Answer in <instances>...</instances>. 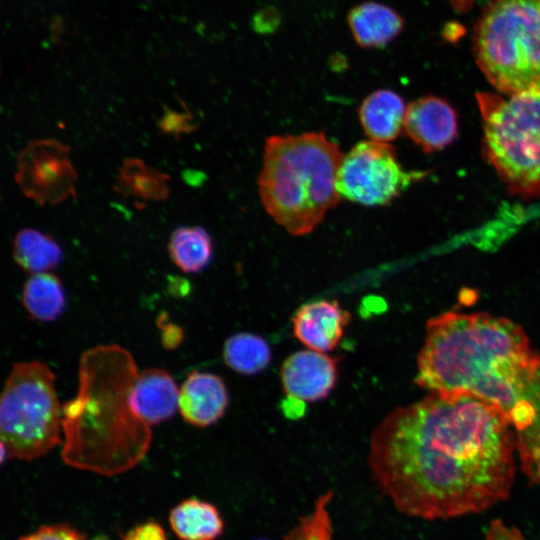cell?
<instances>
[{"mask_svg":"<svg viewBox=\"0 0 540 540\" xmlns=\"http://www.w3.org/2000/svg\"><path fill=\"white\" fill-rule=\"evenodd\" d=\"M19 540H86V537L74 528L60 524L43 526Z\"/></svg>","mask_w":540,"mask_h":540,"instance_id":"obj_25","label":"cell"},{"mask_svg":"<svg viewBox=\"0 0 540 540\" xmlns=\"http://www.w3.org/2000/svg\"><path fill=\"white\" fill-rule=\"evenodd\" d=\"M168 253L173 263L185 273L205 269L213 256L212 237L200 226H180L171 234Z\"/></svg>","mask_w":540,"mask_h":540,"instance_id":"obj_21","label":"cell"},{"mask_svg":"<svg viewBox=\"0 0 540 540\" xmlns=\"http://www.w3.org/2000/svg\"><path fill=\"white\" fill-rule=\"evenodd\" d=\"M13 258L24 271L37 274L58 267L63 251L51 236L34 228H24L14 237Z\"/></svg>","mask_w":540,"mask_h":540,"instance_id":"obj_20","label":"cell"},{"mask_svg":"<svg viewBox=\"0 0 540 540\" xmlns=\"http://www.w3.org/2000/svg\"><path fill=\"white\" fill-rule=\"evenodd\" d=\"M229 405L223 379L210 372H191L179 388L178 410L183 419L197 427L218 422Z\"/></svg>","mask_w":540,"mask_h":540,"instance_id":"obj_13","label":"cell"},{"mask_svg":"<svg viewBox=\"0 0 540 540\" xmlns=\"http://www.w3.org/2000/svg\"><path fill=\"white\" fill-rule=\"evenodd\" d=\"M260 540H263V539H260Z\"/></svg>","mask_w":540,"mask_h":540,"instance_id":"obj_29","label":"cell"},{"mask_svg":"<svg viewBox=\"0 0 540 540\" xmlns=\"http://www.w3.org/2000/svg\"><path fill=\"white\" fill-rule=\"evenodd\" d=\"M472 40L476 63L497 90L540 91V0H492Z\"/></svg>","mask_w":540,"mask_h":540,"instance_id":"obj_5","label":"cell"},{"mask_svg":"<svg viewBox=\"0 0 540 540\" xmlns=\"http://www.w3.org/2000/svg\"><path fill=\"white\" fill-rule=\"evenodd\" d=\"M182 337V330L178 326L168 325L163 332V344L168 348L176 347L181 342Z\"/></svg>","mask_w":540,"mask_h":540,"instance_id":"obj_27","label":"cell"},{"mask_svg":"<svg viewBox=\"0 0 540 540\" xmlns=\"http://www.w3.org/2000/svg\"><path fill=\"white\" fill-rule=\"evenodd\" d=\"M415 383L495 406L512 427L522 472L540 489V353L519 325L488 313L431 318Z\"/></svg>","mask_w":540,"mask_h":540,"instance_id":"obj_2","label":"cell"},{"mask_svg":"<svg viewBox=\"0 0 540 540\" xmlns=\"http://www.w3.org/2000/svg\"><path fill=\"white\" fill-rule=\"evenodd\" d=\"M347 23L355 42L363 48H382L397 38L404 29V19L393 8L378 2L354 6Z\"/></svg>","mask_w":540,"mask_h":540,"instance_id":"obj_15","label":"cell"},{"mask_svg":"<svg viewBox=\"0 0 540 540\" xmlns=\"http://www.w3.org/2000/svg\"><path fill=\"white\" fill-rule=\"evenodd\" d=\"M170 525L182 540H216L224 529L218 509L209 502L187 499L170 513Z\"/></svg>","mask_w":540,"mask_h":540,"instance_id":"obj_18","label":"cell"},{"mask_svg":"<svg viewBox=\"0 0 540 540\" xmlns=\"http://www.w3.org/2000/svg\"><path fill=\"white\" fill-rule=\"evenodd\" d=\"M424 175L423 172L404 170L389 143L366 140L357 143L343 156L337 189L341 197L351 202L383 206Z\"/></svg>","mask_w":540,"mask_h":540,"instance_id":"obj_8","label":"cell"},{"mask_svg":"<svg viewBox=\"0 0 540 540\" xmlns=\"http://www.w3.org/2000/svg\"><path fill=\"white\" fill-rule=\"evenodd\" d=\"M134 413L147 425L171 419L178 410L179 388L162 368L139 372L130 394Z\"/></svg>","mask_w":540,"mask_h":540,"instance_id":"obj_14","label":"cell"},{"mask_svg":"<svg viewBox=\"0 0 540 540\" xmlns=\"http://www.w3.org/2000/svg\"><path fill=\"white\" fill-rule=\"evenodd\" d=\"M515 440L493 405L437 393L389 413L369 441L378 489L401 513L449 520L507 500L516 477Z\"/></svg>","mask_w":540,"mask_h":540,"instance_id":"obj_1","label":"cell"},{"mask_svg":"<svg viewBox=\"0 0 540 540\" xmlns=\"http://www.w3.org/2000/svg\"><path fill=\"white\" fill-rule=\"evenodd\" d=\"M452 5L458 10V11H466L468 10L471 5L473 4L474 0H450Z\"/></svg>","mask_w":540,"mask_h":540,"instance_id":"obj_28","label":"cell"},{"mask_svg":"<svg viewBox=\"0 0 540 540\" xmlns=\"http://www.w3.org/2000/svg\"><path fill=\"white\" fill-rule=\"evenodd\" d=\"M122 540H167V537L161 525L148 521L133 527Z\"/></svg>","mask_w":540,"mask_h":540,"instance_id":"obj_26","label":"cell"},{"mask_svg":"<svg viewBox=\"0 0 540 540\" xmlns=\"http://www.w3.org/2000/svg\"><path fill=\"white\" fill-rule=\"evenodd\" d=\"M139 372L133 355L102 344L80 357L78 389L62 406L63 460L79 469L113 475L146 454L150 426L133 411L130 394Z\"/></svg>","mask_w":540,"mask_h":540,"instance_id":"obj_3","label":"cell"},{"mask_svg":"<svg viewBox=\"0 0 540 540\" xmlns=\"http://www.w3.org/2000/svg\"><path fill=\"white\" fill-rule=\"evenodd\" d=\"M169 176L148 166L139 158H126L120 166L114 190L123 197L143 202L163 201L169 197Z\"/></svg>","mask_w":540,"mask_h":540,"instance_id":"obj_17","label":"cell"},{"mask_svg":"<svg viewBox=\"0 0 540 540\" xmlns=\"http://www.w3.org/2000/svg\"><path fill=\"white\" fill-rule=\"evenodd\" d=\"M70 148L56 139L29 142L17 156L15 181L40 205H56L76 195L77 172Z\"/></svg>","mask_w":540,"mask_h":540,"instance_id":"obj_9","label":"cell"},{"mask_svg":"<svg viewBox=\"0 0 540 540\" xmlns=\"http://www.w3.org/2000/svg\"><path fill=\"white\" fill-rule=\"evenodd\" d=\"M222 355L227 367L243 375L262 372L272 359L267 341L248 332L231 335L224 343Z\"/></svg>","mask_w":540,"mask_h":540,"instance_id":"obj_22","label":"cell"},{"mask_svg":"<svg viewBox=\"0 0 540 540\" xmlns=\"http://www.w3.org/2000/svg\"><path fill=\"white\" fill-rule=\"evenodd\" d=\"M22 303L35 320L52 322L66 307V295L61 280L51 272L32 274L24 283Z\"/></svg>","mask_w":540,"mask_h":540,"instance_id":"obj_19","label":"cell"},{"mask_svg":"<svg viewBox=\"0 0 540 540\" xmlns=\"http://www.w3.org/2000/svg\"><path fill=\"white\" fill-rule=\"evenodd\" d=\"M157 125L162 132L175 138L191 133L197 128L194 117L187 107L185 111L179 112L163 106V114Z\"/></svg>","mask_w":540,"mask_h":540,"instance_id":"obj_24","label":"cell"},{"mask_svg":"<svg viewBox=\"0 0 540 540\" xmlns=\"http://www.w3.org/2000/svg\"><path fill=\"white\" fill-rule=\"evenodd\" d=\"M332 492L319 497L313 512L302 517L285 536L284 540H333L332 523L327 510Z\"/></svg>","mask_w":540,"mask_h":540,"instance_id":"obj_23","label":"cell"},{"mask_svg":"<svg viewBox=\"0 0 540 540\" xmlns=\"http://www.w3.org/2000/svg\"><path fill=\"white\" fill-rule=\"evenodd\" d=\"M404 130L424 152L431 153L446 147L455 139L457 115L444 99L425 96L407 107Z\"/></svg>","mask_w":540,"mask_h":540,"instance_id":"obj_12","label":"cell"},{"mask_svg":"<svg viewBox=\"0 0 540 540\" xmlns=\"http://www.w3.org/2000/svg\"><path fill=\"white\" fill-rule=\"evenodd\" d=\"M338 358L314 350L289 355L280 369L287 399L299 403L325 399L338 379Z\"/></svg>","mask_w":540,"mask_h":540,"instance_id":"obj_10","label":"cell"},{"mask_svg":"<svg viewBox=\"0 0 540 540\" xmlns=\"http://www.w3.org/2000/svg\"><path fill=\"white\" fill-rule=\"evenodd\" d=\"M62 408L55 375L45 363H15L0 400L2 461L33 460L61 443Z\"/></svg>","mask_w":540,"mask_h":540,"instance_id":"obj_7","label":"cell"},{"mask_svg":"<svg viewBox=\"0 0 540 540\" xmlns=\"http://www.w3.org/2000/svg\"><path fill=\"white\" fill-rule=\"evenodd\" d=\"M404 101L392 90L381 89L369 94L359 107V120L370 140H394L404 130Z\"/></svg>","mask_w":540,"mask_h":540,"instance_id":"obj_16","label":"cell"},{"mask_svg":"<svg viewBox=\"0 0 540 540\" xmlns=\"http://www.w3.org/2000/svg\"><path fill=\"white\" fill-rule=\"evenodd\" d=\"M476 99L484 157L512 194L540 197V91L508 98L480 92Z\"/></svg>","mask_w":540,"mask_h":540,"instance_id":"obj_6","label":"cell"},{"mask_svg":"<svg viewBox=\"0 0 540 540\" xmlns=\"http://www.w3.org/2000/svg\"><path fill=\"white\" fill-rule=\"evenodd\" d=\"M351 314L337 300L302 305L292 317L294 336L308 349L328 353L341 342Z\"/></svg>","mask_w":540,"mask_h":540,"instance_id":"obj_11","label":"cell"},{"mask_svg":"<svg viewBox=\"0 0 540 540\" xmlns=\"http://www.w3.org/2000/svg\"><path fill=\"white\" fill-rule=\"evenodd\" d=\"M343 154L323 132L266 139L258 192L266 212L288 233H311L336 206Z\"/></svg>","mask_w":540,"mask_h":540,"instance_id":"obj_4","label":"cell"}]
</instances>
